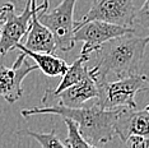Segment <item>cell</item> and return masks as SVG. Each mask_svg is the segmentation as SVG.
<instances>
[{"instance_id":"1","label":"cell","mask_w":149,"mask_h":148,"mask_svg":"<svg viewBox=\"0 0 149 148\" xmlns=\"http://www.w3.org/2000/svg\"><path fill=\"white\" fill-rule=\"evenodd\" d=\"M149 43L148 36H135V32L124 33L103 42L96 51L97 63L89 69L97 83L106 79L108 74L118 78L139 73Z\"/></svg>"},{"instance_id":"2","label":"cell","mask_w":149,"mask_h":148,"mask_svg":"<svg viewBox=\"0 0 149 148\" xmlns=\"http://www.w3.org/2000/svg\"><path fill=\"white\" fill-rule=\"evenodd\" d=\"M123 107L115 110H104L94 103L91 107H66L60 103L45 105L43 107H31L21 111L23 117L36 115H59L61 117H70L78 124L83 138L92 143L94 147L106 144L116 137L115 125Z\"/></svg>"},{"instance_id":"3","label":"cell","mask_w":149,"mask_h":148,"mask_svg":"<svg viewBox=\"0 0 149 148\" xmlns=\"http://www.w3.org/2000/svg\"><path fill=\"white\" fill-rule=\"evenodd\" d=\"M98 91L97 103L104 110H115L118 107L136 109L135 96L141 91H149V77L135 73L113 82L104 79L98 83Z\"/></svg>"},{"instance_id":"4","label":"cell","mask_w":149,"mask_h":148,"mask_svg":"<svg viewBox=\"0 0 149 148\" xmlns=\"http://www.w3.org/2000/svg\"><path fill=\"white\" fill-rule=\"evenodd\" d=\"M49 4L41 3L37 5V0H27L26 6L22 13L15 14L14 4L6 3L1 6L5 13V18L3 21L1 35H0V55L5 56L8 52L17 47V43L21 42L23 36H26L28 31L31 18L35 13L46 12L49 9Z\"/></svg>"},{"instance_id":"5","label":"cell","mask_w":149,"mask_h":148,"mask_svg":"<svg viewBox=\"0 0 149 148\" xmlns=\"http://www.w3.org/2000/svg\"><path fill=\"white\" fill-rule=\"evenodd\" d=\"M77 0H63L59 5L51 12H40V22L45 24L52 32L56 46L59 50L66 52L70 51L74 41V8Z\"/></svg>"},{"instance_id":"6","label":"cell","mask_w":149,"mask_h":148,"mask_svg":"<svg viewBox=\"0 0 149 148\" xmlns=\"http://www.w3.org/2000/svg\"><path fill=\"white\" fill-rule=\"evenodd\" d=\"M135 8L133 0H93L89 10L75 21L74 29L88 21H103L123 27H134Z\"/></svg>"},{"instance_id":"7","label":"cell","mask_w":149,"mask_h":148,"mask_svg":"<svg viewBox=\"0 0 149 148\" xmlns=\"http://www.w3.org/2000/svg\"><path fill=\"white\" fill-rule=\"evenodd\" d=\"M129 32H135V28L103 21H88L74 29V41L83 42L80 55L89 58L91 54L96 52L103 42Z\"/></svg>"},{"instance_id":"8","label":"cell","mask_w":149,"mask_h":148,"mask_svg":"<svg viewBox=\"0 0 149 148\" xmlns=\"http://www.w3.org/2000/svg\"><path fill=\"white\" fill-rule=\"evenodd\" d=\"M24 60L26 55L21 52L10 68L0 65V96L9 103H14L21 98L23 95V80L29 73L38 69L37 65L27 64Z\"/></svg>"},{"instance_id":"9","label":"cell","mask_w":149,"mask_h":148,"mask_svg":"<svg viewBox=\"0 0 149 148\" xmlns=\"http://www.w3.org/2000/svg\"><path fill=\"white\" fill-rule=\"evenodd\" d=\"M98 83L91 74L82 82L68 87L59 93H52L51 89L47 88L42 98V103L45 105L49 101L56 100L57 103L64 105L66 107H82L87 101L98 97Z\"/></svg>"},{"instance_id":"10","label":"cell","mask_w":149,"mask_h":148,"mask_svg":"<svg viewBox=\"0 0 149 148\" xmlns=\"http://www.w3.org/2000/svg\"><path fill=\"white\" fill-rule=\"evenodd\" d=\"M115 133L123 142L131 134L149 138V111L123 107L116 120Z\"/></svg>"},{"instance_id":"11","label":"cell","mask_w":149,"mask_h":148,"mask_svg":"<svg viewBox=\"0 0 149 148\" xmlns=\"http://www.w3.org/2000/svg\"><path fill=\"white\" fill-rule=\"evenodd\" d=\"M38 13H35L31 18L28 31H27V38L23 43L24 47L31 51L36 52H47V54H55L57 50L55 38H54L52 32L49 28L40 22Z\"/></svg>"},{"instance_id":"12","label":"cell","mask_w":149,"mask_h":148,"mask_svg":"<svg viewBox=\"0 0 149 148\" xmlns=\"http://www.w3.org/2000/svg\"><path fill=\"white\" fill-rule=\"evenodd\" d=\"M26 55V58H31L32 60H35L36 65L38 69H41L43 74L49 77H57V75H63L64 73L68 70L69 65L65 60L55 56V54H47V52H36L31 51L27 47H24L22 42L17 43V47Z\"/></svg>"},{"instance_id":"13","label":"cell","mask_w":149,"mask_h":148,"mask_svg":"<svg viewBox=\"0 0 149 148\" xmlns=\"http://www.w3.org/2000/svg\"><path fill=\"white\" fill-rule=\"evenodd\" d=\"M88 60H89L88 56L79 55V58H78L72 65H69L68 70L61 75L63 78H61V80H60V83L56 86L55 89H51V92L52 93H59V92H61L63 89L75 84V83L82 82L83 79H86L87 77H89L91 72H89V69L86 66V63L88 61Z\"/></svg>"},{"instance_id":"14","label":"cell","mask_w":149,"mask_h":148,"mask_svg":"<svg viewBox=\"0 0 149 148\" xmlns=\"http://www.w3.org/2000/svg\"><path fill=\"white\" fill-rule=\"evenodd\" d=\"M64 123L68 128V137L65 143V148H80V147H86V148H94L92 143H89L88 140H86L80 133L78 124L74 121L70 117H63Z\"/></svg>"},{"instance_id":"15","label":"cell","mask_w":149,"mask_h":148,"mask_svg":"<svg viewBox=\"0 0 149 148\" xmlns=\"http://www.w3.org/2000/svg\"><path fill=\"white\" fill-rule=\"evenodd\" d=\"M31 138L40 143V146L43 148L49 147H59V148H65V143L60 140V138L55 134V129H52L49 133H37L32 130H27L26 132Z\"/></svg>"},{"instance_id":"16","label":"cell","mask_w":149,"mask_h":148,"mask_svg":"<svg viewBox=\"0 0 149 148\" xmlns=\"http://www.w3.org/2000/svg\"><path fill=\"white\" fill-rule=\"evenodd\" d=\"M134 28L139 26L144 29H149V0H145L140 9L135 10L134 15Z\"/></svg>"},{"instance_id":"17","label":"cell","mask_w":149,"mask_h":148,"mask_svg":"<svg viewBox=\"0 0 149 148\" xmlns=\"http://www.w3.org/2000/svg\"><path fill=\"white\" fill-rule=\"evenodd\" d=\"M125 144L131 148H149V138L131 134L125 139Z\"/></svg>"},{"instance_id":"18","label":"cell","mask_w":149,"mask_h":148,"mask_svg":"<svg viewBox=\"0 0 149 148\" xmlns=\"http://www.w3.org/2000/svg\"><path fill=\"white\" fill-rule=\"evenodd\" d=\"M4 18H5V13L3 10L1 6H0V35H1V23L4 21Z\"/></svg>"},{"instance_id":"19","label":"cell","mask_w":149,"mask_h":148,"mask_svg":"<svg viewBox=\"0 0 149 148\" xmlns=\"http://www.w3.org/2000/svg\"><path fill=\"white\" fill-rule=\"evenodd\" d=\"M42 3H45V4H49L50 5V0H42Z\"/></svg>"},{"instance_id":"20","label":"cell","mask_w":149,"mask_h":148,"mask_svg":"<svg viewBox=\"0 0 149 148\" xmlns=\"http://www.w3.org/2000/svg\"><path fill=\"white\" fill-rule=\"evenodd\" d=\"M8 1H10V3H14V1H15V0H8Z\"/></svg>"},{"instance_id":"21","label":"cell","mask_w":149,"mask_h":148,"mask_svg":"<svg viewBox=\"0 0 149 148\" xmlns=\"http://www.w3.org/2000/svg\"><path fill=\"white\" fill-rule=\"evenodd\" d=\"M145 109H147V110H148V111H149V105H148V106H147V107H145Z\"/></svg>"}]
</instances>
